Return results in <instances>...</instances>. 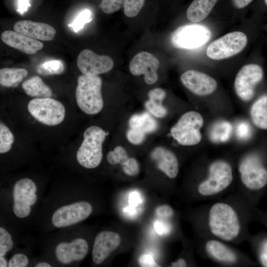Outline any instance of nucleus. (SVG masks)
<instances>
[{
  "label": "nucleus",
  "mask_w": 267,
  "mask_h": 267,
  "mask_svg": "<svg viewBox=\"0 0 267 267\" xmlns=\"http://www.w3.org/2000/svg\"><path fill=\"white\" fill-rule=\"evenodd\" d=\"M102 80L98 76L82 75L77 80L76 100L80 109L84 113L94 115L103 107L101 94Z\"/></svg>",
  "instance_id": "obj_4"
},
{
  "label": "nucleus",
  "mask_w": 267,
  "mask_h": 267,
  "mask_svg": "<svg viewBox=\"0 0 267 267\" xmlns=\"http://www.w3.org/2000/svg\"><path fill=\"white\" fill-rule=\"evenodd\" d=\"M26 69L3 68L0 69V86L7 88L16 87L28 75Z\"/></svg>",
  "instance_id": "obj_26"
},
{
  "label": "nucleus",
  "mask_w": 267,
  "mask_h": 267,
  "mask_svg": "<svg viewBox=\"0 0 267 267\" xmlns=\"http://www.w3.org/2000/svg\"><path fill=\"white\" fill-rule=\"evenodd\" d=\"M212 33L206 26L188 24L178 27L173 33L171 41L179 48L194 49L206 44L211 39Z\"/></svg>",
  "instance_id": "obj_9"
},
{
  "label": "nucleus",
  "mask_w": 267,
  "mask_h": 267,
  "mask_svg": "<svg viewBox=\"0 0 267 267\" xmlns=\"http://www.w3.org/2000/svg\"><path fill=\"white\" fill-rule=\"evenodd\" d=\"M51 249V255L58 264L68 265L83 260L88 253L89 245L83 238L69 241L59 239L54 243Z\"/></svg>",
  "instance_id": "obj_11"
},
{
  "label": "nucleus",
  "mask_w": 267,
  "mask_h": 267,
  "mask_svg": "<svg viewBox=\"0 0 267 267\" xmlns=\"http://www.w3.org/2000/svg\"><path fill=\"white\" fill-rule=\"evenodd\" d=\"M151 158L157 168L171 178L178 173V163L175 154L163 147L155 148L151 153Z\"/></svg>",
  "instance_id": "obj_21"
},
{
  "label": "nucleus",
  "mask_w": 267,
  "mask_h": 267,
  "mask_svg": "<svg viewBox=\"0 0 267 267\" xmlns=\"http://www.w3.org/2000/svg\"><path fill=\"white\" fill-rule=\"evenodd\" d=\"M15 233L0 222V256L5 257L15 248L17 243Z\"/></svg>",
  "instance_id": "obj_29"
},
{
  "label": "nucleus",
  "mask_w": 267,
  "mask_h": 267,
  "mask_svg": "<svg viewBox=\"0 0 267 267\" xmlns=\"http://www.w3.org/2000/svg\"><path fill=\"white\" fill-rule=\"evenodd\" d=\"M13 30L32 39L43 41L52 40L56 33L55 29L49 24L25 20L16 22Z\"/></svg>",
  "instance_id": "obj_19"
},
{
  "label": "nucleus",
  "mask_w": 267,
  "mask_h": 267,
  "mask_svg": "<svg viewBox=\"0 0 267 267\" xmlns=\"http://www.w3.org/2000/svg\"><path fill=\"white\" fill-rule=\"evenodd\" d=\"M124 0H102L101 8L106 14H112L118 11L122 7Z\"/></svg>",
  "instance_id": "obj_36"
},
{
  "label": "nucleus",
  "mask_w": 267,
  "mask_h": 267,
  "mask_svg": "<svg viewBox=\"0 0 267 267\" xmlns=\"http://www.w3.org/2000/svg\"><path fill=\"white\" fill-rule=\"evenodd\" d=\"M218 0H194L186 11L187 18L193 22L203 20L210 13Z\"/></svg>",
  "instance_id": "obj_23"
},
{
  "label": "nucleus",
  "mask_w": 267,
  "mask_h": 267,
  "mask_svg": "<svg viewBox=\"0 0 267 267\" xmlns=\"http://www.w3.org/2000/svg\"><path fill=\"white\" fill-rule=\"evenodd\" d=\"M232 130L231 124L226 121L220 120L215 122L209 132L210 140L215 143L227 141L230 138Z\"/></svg>",
  "instance_id": "obj_28"
},
{
  "label": "nucleus",
  "mask_w": 267,
  "mask_h": 267,
  "mask_svg": "<svg viewBox=\"0 0 267 267\" xmlns=\"http://www.w3.org/2000/svg\"><path fill=\"white\" fill-rule=\"evenodd\" d=\"M149 99L145 103V107L149 112L157 118H163L167 114V110L162 105L166 96V91L161 88H155L149 91Z\"/></svg>",
  "instance_id": "obj_24"
},
{
  "label": "nucleus",
  "mask_w": 267,
  "mask_h": 267,
  "mask_svg": "<svg viewBox=\"0 0 267 267\" xmlns=\"http://www.w3.org/2000/svg\"><path fill=\"white\" fill-rule=\"evenodd\" d=\"M203 124L202 116L196 111L182 115L171 129L173 137L183 145H193L201 140L200 129Z\"/></svg>",
  "instance_id": "obj_7"
},
{
  "label": "nucleus",
  "mask_w": 267,
  "mask_h": 267,
  "mask_svg": "<svg viewBox=\"0 0 267 267\" xmlns=\"http://www.w3.org/2000/svg\"><path fill=\"white\" fill-rule=\"evenodd\" d=\"M39 196L38 185L29 178L0 179V222L16 232L21 222L34 214Z\"/></svg>",
  "instance_id": "obj_1"
},
{
  "label": "nucleus",
  "mask_w": 267,
  "mask_h": 267,
  "mask_svg": "<svg viewBox=\"0 0 267 267\" xmlns=\"http://www.w3.org/2000/svg\"><path fill=\"white\" fill-rule=\"evenodd\" d=\"M91 19L90 11L86 9L82 11L69 26L72 28L74 32H78L84 27L86 23L90 22Z\"/></svg>",
  "instance_id": "obj_33"
},
{
  "label": "nucleus",
  "mask_w": 267,
  "mask_h": 267,
  "mask_svg": "<svg viewBox=\"0 0 267 267\" xmlns=\"http://www.w3.org/2000/svg\"><path fill=\"white\" fill-rule=\"evenodd\" d=\"M172 267H184L186 266V261L183 259H179L175 262L171 263Z\"/></svg>",
  "instance_id": "obj_45"
},
{
  "label": "nucleus",
  "mask_w": 267,
  "mask_h": 267,
  "mask_svg": "<svg viewBox=\"0 0 267 267\" xmlns=\"http://www.w3.org/2000/svg\"><path fill=\"white\" fill-rule=\"evenodd\" d=\"M250 115L254 124L258 127L267 128V96L264 95L253 104Z\"/></svg>",
  "instance_id": "obj_27"
},
{
  "label": "nucleus",
  "mask_w": 267,
  "mask_h": 267,
  "mask_svg": "<svg viewBox=\"0 0 267 267\" xmlns=\"http://www.w3.org/2000/svg\"><path fill=\"white\" fill-rule=\"evenodd\" d=\"M92 210L91 205L85 201L65 204L58 202L50 210L48 223L52 229H62L84 221L91 215Z\"/></svg>",
  "instance_id": "obj_2"
},
{
  "label": "nucleus",
  "mask_w": 267,
  "mask_h": 267,
  "mask_svg": "<svg viewBox=\"0 0 267 267\" xmlns=\"http://www.w3.org/2000/svg\"><path fill=\"white\" fill-rule=\"evenodd\" d=\"M124 11L126 16L134 17L140 12L145 0H124Z\"/></svg>",
  "instance_id": "obj_32"
},
{
  "label": "nucleus",
  "mask_w": 267,
  "mask_h": 267,
  "mask_svg": "<svg viewBox=\"0 0 267 267\" xmlns=\"http://www.w3.org/2000/svg\"><path fill=\"white\" fill-rule=\"evenodd\" d=\"M121 243L119 234L103 231L95 237L92 251V261L95 264H101L110 254L116 249Z\"/></svg>",
  "instance_id": "obj_18"
},
{
  "label": "nucleus",
  "mask_w": 267,
  "mask_h": 267,
  "mask_svg": "<svg viewBox=\"0 0 267 267\" xmlns=\"http://www.w3.org/2000/svg\"><path fill=\"white\" fill-rule=\"evenodd\" d=\"M209 224L214 235L227 241L235 239L240 229L236 212L230 205L224 203H217L211 207Z\"/></svg>",
  "instance_id": "obj_3"
},
{
  "label": "nucleus",
  "mask_w": 267,
  "mask_h": 267,
  "mask_svg": "<svg viewBox=\"0 0 267 267\" xmlns=\"http://www.w3.org/2000/svg\"><path fill=\"white\" fill-rule=\"evenodd\" d=\"M252 128L250 124L246 121H241L236 126V137L242 140L248 139L252 135Z\"/></svg>",
  "instance_id": "obj_35"
},
{
  "label": "nucleus",
  "mask_w": 267,
  "mask_h": 267,
  "mask_svg": "<svg viewBox=\"0 0 267 267\" xmlns=\"http://www.w3.org/2000/svg\"><path fill=\"white\" fill-rule=\"evenodd\" d=\"M155 214L157 217L165 219L171 218L174 214V211L170 206L163 205L156 208Z\"/></svg>",
  "instance_id": "obj_38"
},
{
  "label": "nucleus",
  "mask_w": 267,
  "mask_h": 267,
  "mask_svg": "<svg viewBox=\"0 0 267 267\" xmlns=\"http://www.w3.org/2000/svg\"><path fill=\"white\" fill-rule=\"evenodd\" d=\"M130 202L132 204H137L140 202L139 197L136 192L131 193L130 196Z\"/></svg>",
  "instance_id": "obj_44"
},
{
  "label": "nucleus",
  "mask_w": 267,
  "mask_h": 267,
  "mask_svg": "<svg viewBox=\"0 0 267 267\" xmlns=\"http://www.w3.org/2000/svg\"><path fill=\"white\" fill-rule=\"evenodd\" d=\"M208 178L198 186L199 193L209 196L219 193L227 188L233 179L232 169L226 162L218 160L211 164Z\"/></svg>",
  "instance_id": "obj_10"
},
{
  "label": "nucleus",
  "mask_w": 267,
  "mask_h": 267,
  "mask_svg": "<svg viewBox=\"0 0 267 267\" xmlns=\"http://www.w3.org/2000/svg\"><path fill=\"white\" fill-rule=\"evenodd\" d=\"M35 267H51L53 266V264L50 261H40L37 262L34 265Z\"/></svg>",
  "instance_id": "obj_43"
},
{
  "label": "nucleus",
  "mask_w": 267,
  "mask_h": 267,
  "mask_svg": "<svg viewBox=\"0 0 267 267\" xmlns=\"http://www.w3.org/2000/svg\"><path fill=\"white\" fill-rule=\"evenodd\" d=\"M182 84L193 93L204 96L212 93L217 88L216 81L209 75L194 70H189L180 76Z\"/></svg>",
  "instance_id": "obj_17"
},
{
  "label": "nucleus",
  "mask_w": 267,
  "mask_h": 267,
  "mask_svg": "<svg viewBox=\"0 0 267 267\" xmlns=\"http://www.w3.org/2000/svg\"><path fill=\"white\" fill-rule=\"evenodd\" d=\"M208 253L216 260L229 263L237 261L236 255L227 247L217 240H210L206 244Z\"/></svg>",
  "instance_id": "obj_25"
},
{
  "label": "nucleus",
  "mask_w": 267,
  "mask_h": 267,
  "mask_svg": "<svg viewBox=\"0 0 267 267\" xmlns=\"http://www.w3.org/2000/svg\"><path fill=\"white\" fill-rule=\"evenodd\" d=\"M265 0V2L266 3V4L267 5V0Z\"/></svg>",
  "instance_id": "obj_46"
},
{
  "label": "nucleus",
  "mask_w": 267,
  "mask_h": 267,
  "mask_svg": "<svg viewBox=\"0 0 267 267\" xmlns=\"http://www.w3.org/2000/svg\"><path fill=\"white\" fill-rule=\"evenodd\" d=\"M267 242L266 240V242H264L262 249L260 253V260L262 265L264 267H267Z\"/></svg>",
  "instance_id": "obj_41"
},
{
  "label": "nucleus",
  "mask_w": 267,
  "mask_h": 267,
  "mask_svg": "<svg viewBox=\"0 0 267 267\" xmlns=\"http://www.w3.org/2000/svg\"><path fill=\"white\" fill-rule=\"evenodd\" d=\"M247 43L245 34L239 31L230 32L212 42L207 47L206 54L214 60L227 58L240 52Z\"/></svg>",
  "instance_id": "obj_8"
},
{
  "label": "nucleus",
  "mask_w": 267,
  "mask_h": 267,
  "mask_svg": "<svg viewBox=\"0 0 267 267\" xmlns=\"http://www.w3.org/2000/svg\"><path fill=\"white\" fill-rule=\"evenodd\" d=\"M77 64L84 75L93 76L110 71L114 62L108 55H98L90 49H85L79 54Z\"/></svg>",
  "instance_id": "obj_14"
},
{
  "label": "nucleus",
  "mask_w": 267,
  "mask_h": 267,
  "mask_svg": "<svg viewBox=\"0 0 267 267\" xmlns=\"http://www.w3.org/2000/svg\"><path fill=\"white\" fill-rule=\"evenodd\" d=\"M154 227L157 233L160 235L169 234L172 229L169 223L161 220L155 221L154 223Z\"/></svg>",
  "instance_id": "obj_37"
},
{
  "label": "nucleus",
  "mask_w": 267,
  "mask_h": 267,
  "mask_svg": "<svg viewBox=\"0 0 267 267\" xmlns=\"http://www.w3.org/2000/svg\"><path fill=\"white\" fill-rule=\"evenodd\" d=\"M129 127L127 139L133 144L138 145L144 141L146 134L157 129L158 123L149 113L145 112L133 115L129 121Z\"/></svg>",
  "instance_id": "obj_15"
},
{
  "label": "nucleus",
  "mask_w": 267,
  "mask_h": 267,
  "mask_svg": "<svg viewBox=\"0 0 267 267\" xmlns=\"http://www.w3.org/2000/svg\"><path fill=\"white\" fill-rule=\"evenodd\" d=\"M132 158L128 157L126 150L121 146H116L113 150L108 152L107 160L111 165L120 164L122 169L126 167L131 162Z\"/></svg>",
  "instance_id": "obj_31"
},
{
  "label": "nucleus",
  "mask_w": 267,
  "mask_h": 267,
  "mask_svg": "<svg viewBox=\"0 0 267 267\" xmlns=\"http://www.w3.org/2000/svg\"><path fill=\"white\" fill-rule=\"evenodd\" d=\"M30 6L29 0H18L17 11L21 14L26 12Z\"/></svg>",
  "instance_id": "obj_40"
},
{
  "label": "nucleus",
  "mask_w": 267,
  "mask_h": 267,
  "mask_svg": "<svg viewBox=\"0 0 267 267\" xmlns=\"http://www.w3.org/2000/svg\"><path fill=\"white\" fill-rule=\"evenodd\" d=\"M263 77V70L259 65L249 64L243 66L237 74L234 81V88L238 97L245 101L252 99L255 88Z\"/></svg>",
  "instance_id": "obj_13"
},
{
  "label": "nucleus",
  "mask_w": 267,
  "mask_h": 267,
  "mask_svg": "<svg viewBox=\"0 0 267 267\" xmlns=\"http://www.w3.org/2000/svg\"><path fill=\"white\" fill-rule=\"evenodd\" d=\"M253 0H232L234 6L237 8H242L247 6Z\"/></svg>",
  "instance_id": "obj_42"
},
{
  "label": "nucleus",
  "mask_w": 267,
  "mask_h": 267,
  "mask_svg": "<svg viewBox=\"0 0 267 267\" xmlns=\"http://www.w3.org/2000/svg\"><path fill=\"white\" fill-rule=\"evenodd\" d=\"M238 169L241 180L247 188L258 190L266 185L267 172L257 155L245 156L240 162Z\"/></svg>",
  "instance_id": "obj_12"
},
{
  "label": "nucleus",
  "mask_w": 267,
  "mask_h": 267,
  "mask_svg": "<svg viewBox=\"0 0 267 267\" xmlns=\"http://www.w3.org/2000/svg\"><path fill=\"white\" fill-rule=\"evenodd\" d=\"M2 41L6 45L27 54H33L42 49V42L14 31L6 30L1 35Z\"/></svg>",
  "instance_id": "obj_20"
},
{
  "label": "nucleus",
  "mask_w": 267,
  "mask_h": 267,
  "mask_svg": "<svg viewBox=\"0 0 267 267\" xmlns=\"http://www.w3.org/2000/svg\"><path fill=\"white\" fill-rule=\"evenodd\" d=\"M28 256L22 252L13 253L7 261V267H26L30 264Z\"/></svg>",
  "instance_id": "obj_34"
},
{
  "label": "nucleus",
  "mask_w": 267,
  "mask_h": 267,
  "mask_svg": "<svg viewBox=\"0 0 267 267\" xmlns=\"http://www.w3.org/2000/svg\"><path fill=\"white\" fill-rule=\"evenodd\" d=\"M160 63L153 55L147 51L137 53L132 59L129 65L131 74L134 76L144 75L145 82L151 85L158 80L157 70Z\"/></svg>",
  "instance_id": "obj_16"
},
{
  "label": "nucleus",
  "mask_w": 267,
  "mask_h": 267,
  "mask_svg": "<svg viewBox=\"0 0 267 267\" xmlns=\"http://www.w3.org/2000/svg\"><path fill=\"white\" fill-rule=\"evenodd\" d=\"M108 133L97 126H91L84 132V139L78 148L76 159L86 169H94L101 162L102 144Z\"/></svg>",
  "instance_id": "obj_5"
},
{
  "label": "nucleus",
  "mask_w": 267,
  "mask_h": 267,
  "mask_svg": "<svg viewBox=\"0 0 267 267\" xmlns=\"http://www.w3.org/2000/svg\"><path fill=\"white\" fill-rule=\"evenodd\" d=\"M138 263L141 267H160L154 261L152 256L143 254L138 259Z\"/></svg>",
  "instance_id": "obj_39"
},
{
  "label": "nucleus",
  "mask_w": 267,
  "mask_h": 267,
  "mask_svg": "<svg viewBox=\"0 0 267 267\" xmlns=\"http://www.w3.org/2000/svg\"><path fill=\"white\" fill-rule=\"evenodd\" d=\"M22 87L25 93L31 97L46 98L52 96L51 89L38 76L28 79L22 83Z\"/></svg>",
  "instance_id": "obj_22"
},
{
  "label": "nucleus",
  "mask_w": 267,
  "mask_h": 267,
  "mask_svg": "<svg viewBox=\"0 0 267 267\" xmlns=\"http://www.w3.org/2000/svg\"><path fill=\"white\" fill-rule=\"evenodd\" d=\"M65 70L63 62L60 60H52L42 63L37 68V72L42 75H59Z\"/></svg>",
  "instance_id": "obj_30"
},
{
  "label": "nucleus",
  "mask_w": 267,
  "mask_h": 267,
  "mask_svg": "<svg viewBox=\"0 0 267 267\" xmlns=\"http://www.w3.org/2000/svg\"><path fill=\"white\" fill-rule=\"evenodd\" d=\"M29 112L40 123L54 126L61 123L65 116V108L59 101L51 97L35 98L27 105Z\"/></svg>",
  "instance_id": "obj_6"
}]
</instances>
